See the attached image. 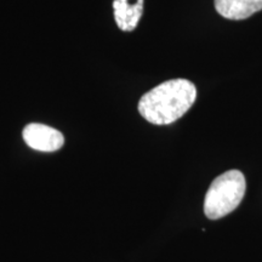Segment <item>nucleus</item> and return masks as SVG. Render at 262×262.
Segmentation results:
<instances>
[{
  "instance_id": "39448f33",
  "label": "nucleus",
  "mask_w": 262,
  "mask_h": 262,
  "mask_svg": "<svg viewBox=\"0 0 262 262\" xmlns=\"http://www.w3.org/2000/svg\"><path fill=\"white\" fill-rule=\"evenodd\" d=\"M215 9L227 19H245L262 10V0H215Z\"/></svg>"
},
{
  "instance_id": "f257e3e1",
  "label": "nucleus",
  "mask_w": 262,
  "mask_h": 262,
  "mask_svg": "<svg viewBox=\"0 0 262 262\" xmlns=\"http://www.w3.org/2000/svg\"><path fill=\"white\" fill-rule=\"evenodd\" d=\"M195 98V85L191 80L178 78L164 81L143 95L139 112L155 125H168L187 113Z\"/></svg>"
},
{
  "instance_id": "f03ea898",
  "label": "nucleus",
  "mask_w": 262,
  "mask_h": 262,
  "mask_svg": "<svg viewBox=\"0 0 262 262\" xmlns=\"http://www.w3.org/2000/svg\"><path fill=\"white\" fill-rule=\"evenodd\" d=\"M247 182L243 172L229 170L211 182L204 199V212L210 220H219L238 208L244 198Z\"/></svg>"
},
{
  "instance_id": "20e7f679",
  "label": "nucleus",
  "mask_w": 262,
  "mask_h": 262,
  "mask_svg": "<svg viewBox=\"0 0 262 262\" xmlns=\"http://www.w3.org/2000/svg\"><path fill=\"white\" fill-rule=\"evenodd\" d=\"M116 24L124 32H133L143 14V0H114Z\"/></svg>"
},
{
  "instance_id": "7ed1b4c3",
  "label": "nucleus",
  "mask_w": 262,
  "mask_h": 262,
  "mask_svg": "<svg viewBox=\"0 0 262 262\" xmlns=\"http://www.w3.org/2000/svg\"><path fill=\"white\" fill-rule=\"evenodd\" d=\"M22 136L31 148L39 152H56L64 145L63 134L45 124H28L22 131Z\"/></svg>"
}]
</instances>
